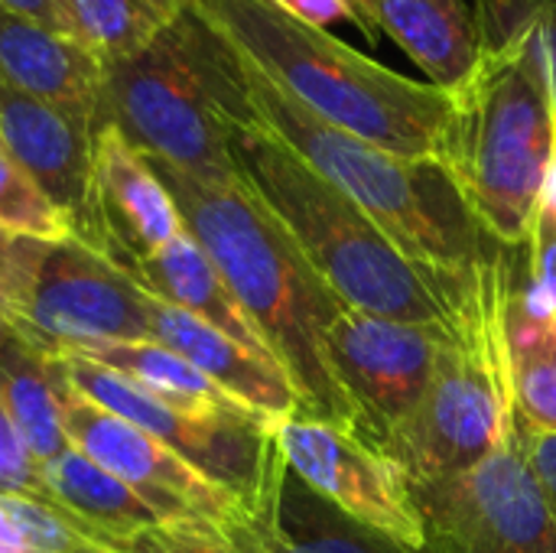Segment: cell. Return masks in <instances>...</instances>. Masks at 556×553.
Returning a JSON list of instances; mask_svg holds the SVG:
<instances>
[{
  "mask_svg": "<svg viewBox=\"0 0 556 553\" xmlns=\"http://www.w3.org/2000/svg\"><path fill=\"white\" fill-rule=\"evenodd\" d=\"M202 59L215 101L231 124H257L287 143L407 257L440 271H472L508 251L482 228L440 160L397 156L319 121L238 55L205 20Z\"/></svg>",
  "mask_w": 556,
  "mask_h": 553,
  "instance_id": "obj_1",
  "label": "cell"
},
{
  "mask_svg": "<svg viewBox=\"0 0 556 553\" xmlns=\"http://www.w3.org/2000/svg\"><path fill=\"white\" fill-rule=\"evenodd\" d=\"M150 160V156H147ZM186 231L205 248L300 394V417L355 430V407L336 381L326 336L349 310L300 251L287 225L238 176L199 179L150 160Z\"/></svg>",
  "mask_w": 556,
  "mask_h": 553,
  "instance_id": "obj_2",
  "label": "cell"
},
{
  "mask_svg": "<svg viewBox=\"0 0 556 553\" xmlns=\"http://www.w3.org/2000/svg\"><path fill=\"white\" fill-rule=\"evenodd\" d=\"M189 3L238 55L319 121L397 156L443 163L450 91L368 59L277 0Z\"/></svg>",
  "mask_w": 556,
  "mask_h": 553,
  "instance_id": "obj_3",
  "label": "cell"
},
{
  "mask_svg": "<svg viewBox=\"0 0 556 553\" xmlns=\"http://www.w3.org/2000/svg\"><path fill=\"white\" fill-rule=\"evenodd\" d=\"M241 179L296 238L329 290L358 313L450 329L479 267L440 271L407 257L342 189L257 124H231Z\"/></svg>",
  "mask_w": 556,
  "mask_h": 553,
  "instance_id": "obj_4",
  "label": "cell"
},
{
  "mask_svg": "<svg viewBox=\"0 0 556 553\" xmlns=\"http://www.w3.org/2000/svg\"><path fill=\"white\" fill-rule=\"evenodd\" d=\"M479 62L450 91L443 166L502 248H528L556 160V111L541 46L511 26H479Z\"/></svg>",
  "mask_w": 556,
  "mask_h": 553,
  "instance_id": "obj_5",
  "label": "cell"
},
{
  "mask_svg": "<svg viewBox=\"0 0 556 553\" xmlns=\"http://www.w3.org/2000/svg\"><path fill=\"white\" fill-rule=\"evenodd\" d=\"M508 306L511 248L479 267L466 306L443 336L424 398L384 443L410 482L469 473L518 437Z\"/></svg>",
  "mask_w": 556,
  "mask_h": 553,
  "instance_id": "obj_6",
  "label": "cell"
},
{
  "mask_svg": "<svg viewBox=\"0 0 556 553\" xmlns=\"http://www.w3.org/2000/svg\"><path fill=\"white\" fill-rule=\"evenodd\" d=\"M101 124L117 127L143 156L199 179L238 176L231 121L215 101L192 3L147 49L104 68Z\"/></svg>",
  "mask_w": 556,
  "mask_h": 553,
  "instance_id": "obj_7",
  "label": "cell"
},
{
  "mask_svg": "<svg viewBox=\"0 0 556 553\" xmlns=\"http://www.w3.org/2000/svg\"><path fill=\"white\" fill-rule=\"evenodd\" d=\"M147 303L121 264L78 238H10L0 261V319L52 355L150 339Z\"/></svg>",
  "mask_w": 556,
  "mask_h": 553,
  "instance_id": "obj_8",
  "label": "cell"
},
{
  "mask_svg": "<svg viewBox=\"0 0 556 553\" xmlns=\"http://www.w3.org/2000/svg\"><path fill=\"white\" fill-rule=\"evenodd\" d=\"M59 362L65 378L85 398L173 450L179 460L238 495L244 505L261 499L280 463L274 420L254 411H208L163 401L130 378L72 352H62Z\"/></svg>",
  "mask_w": 556,
  "mask_h": 553,
  "instance_id": "obj_9",
  "label": "cell"
},
{
  "mask_svg": "<svg viewBox=\"0 0 556 553\" xmlns=\"http://www.w3.org/2000/svg\"><path fill=\"white\" fill-rule=\"evenodd\" d=\"M410 486L424 518L417 553H556V525L521 433L469 473Z\"/></svg>",
  "mask_w": 556,
  "mask_h": 553,
  "instance_id": "obj_10",
  "label": "cell"
},
{
  "mask_svg": "<svg viewBox=\"0 0 556 553\" xmlns=\"http://www.w3.org/2000/svg\"><path fill=\"white\" fill-rule=\"evenodd\" d=\"M59 411L72 447L134 489L163 525L212 528L228 535V528L244 515L248 505L238 495L205 479L199 469L124 417L85 398L65 378V372L59 378Z\"/></svg>",
  "mask_w": 556,
  "mask_h": 553,
  "instance_id": "obj_11",
  "label": "cell"
},
{
  "mask_svg": "<svg viewBox=\"0 0 556 553\" xmlns=\"http://www.w3.org/2000/svg\"><path fill=\"white\" fill-rule=\"evenodd\" d=\"M283 463L349 518L388 535L410 553L424 548V518L414 486L397 460L362 440L355 430L313 417L277 424Z\"/></svg>",
  "mask_w": 556,
  "mask_h": 553,
  "instance_id": "obj_12",
  "label": "cell"
},
{
  "mask_svg": "<svg viewBox=\"0 0 556 553\" xmlns=\"http://www.w3.org/2000/svg\"><path fill=\"white\" fill-rule=\"evenodd\" d=\"M446 329L345 310L329 336V362L355 407V433L384 450L424 398Z\"/></svg>",
  "mask_w": 556,
  "mask_h": 553,
  "instance_id": "obj_13",
  "label": "cell"
},
{
  "mask_svg": "<svg viewBox=\"0 0 556 553\" xmlns=\"http://www.w3.org/2000/svg\"><path fill=\"white\" fill-rule=\"evenodd\" d=\"M3 153L68 215L75 238L98 248L94 238V137L98 124L75 111L36 101L0 85Z\"/></svg>",
  "mask_w": 556,
  "mask_h": 553,
  "instance_id": "obj_14",
  "label": "cell"
},
{
  "mask_svg": "<svg viewBox=\"0 0 556 553\" xmlns=\"http://www.w3.org/2000/svg\"><path fill=\"white\" fill-rule=\"evenodd\" d=\"M186 231L176 199L153 163L111 124L94 137L98 251L130 271Z\"/></svg>",
  "mask_w": 556,
  "mask_h": 553,
  "instance_id": "obj_15",
  "label": "cell"
},
{
  "mask_svg": "<svg viewBox=\"0 0 556 553\" xmlns=\"http://www.w3.org/2000/svg\"><path fill=\"white\" fill-rule=\"evenodd\" d=\"M241 553H410L388 535L349 518L306 486L280 456L261 499L225 535Z\"/></svg>",
  "mask_w": 556,
  "mask_h": 553,
  "instance_id": "obj_16",
  "label": "cell"
},
{
  "mask_svg": "<svg viewBox=\"0 0 556 553\" xmlns=\"http://www.w3.org/2000/svg\"><path fill=\"white\" fill-rule=\"evenodd\" d=\"M150 297V293H147ZM147 326L150 339L182 355L192 368H199L205 378H212L225 394L251 407L254 414L280 424L300 414V394L290 381V375L267 362L215 326L195 319L192 313H182L163 300L147 303Z\"/></svg>",
  "mask_w": 556,
  "mask_h": 553,
  "instance_id": "obj_17",
  "label": "cell"
},
{
  "mask_svg": "<svg viewBox=\"0 0 556 553\" xmlns=\"http://www.w3.org/2000/svg\"><path fill=\"white\" fill-rule=\"evenodd\" d=\"M0 85L101 127L104 65L72 36L0 10Z\"/></svg>",
  "mask_w": 556,
  "mask_h": 553,
  "instance_id": "obj_18",
  "label": "cell"
},
{
  "mask_svg": "<svg viewBox=\"0 0 556 553\" xmlns=\"http://www.w3.org/2000/svg\"><path fill=\"white\" fill-rule=\"evenodd\" d=\"M127 274L153 300H163L182 313H192L195 319L215 326L218 332H225L248 352H254L267 362H277L267 339L261 336V329L254 326V319L248 316L241 300L231 293L228 280L218 274V267L212 264L205 248L189 231L173 238L166 248H160L147 261L134 264Z\"/></svg>",
  "mask_w": 556,
  "mask_h": 553,
  "instance_id": "obj_19",
  "label": "cell"
},
{
  "mask_svg": "<svg viewBox=\"0 0 556 553\" xmlns=\"http://www.w3.org/2000/svg\"><path fill=\"white\" fill-rule=\"evenodd\" d=\"M378 36H391L427 81L456 91L479 62L476 10L466 0H355Z\"/></svg>",
  "mask_w": 556,
  "mask_h": 553,
  "instance_id": "obj_20",
  "label": "cell"
},
{
  "mask_svg": "<svg viewBox=\"0 0 556 553\" xmlns=\"http://www.w3.org/2000/svg\"><path fill=\"white\" fill-rule=\"evenodd\" d=\"M59 355L0 319V404L42 466L72 450L59 411Z\"/></svg>",
  "mask_w": 556,
  "mask_h": 553,
  "instance_id": "obj_21",
  "label": "cell"
},
{
  "mask_svg": "<svg viewBox=\"0 0 556 553\" xmlns=\"http://www.w3.org/2000/svg\"><path fill=\"white\" fill-rule=\"evenodd\" d=\"M42 473L59 505L117 548L140 531L163 525L134 489L75 447L46 463Z\"/></svg>",
  "mask_w": 556,
  "mask_h": 553,
  "instance_id": "obj_22",
  "label": "cell"
},
{
  "mask_svg": "<svg viewBox=\"0 0 556 553\" xmlns=\"http://www.w3.org/2000/svg\"><path fill=\"white\" fill-rule=\"evenodd\" d=\"M68 33L104 68L124 62L163 36L189 0H65Z\"/></svg>",
  "mask_w": 556,
  "mask_h": 553,
  "instance_id": "obj_23",
  "label": "cell"
},
{
  "mask_svg": "<svg viewBox=\"0 0 556 553\" xmlns=\"http://www.w3.org/2000/svg\"><path fill=\"white\" fill-rule=\"evenodd\" d=\"M72 355L91 359V362L130 378L134 385L147 388L150 394H156L163 401H176L186 407H208V411H251L241 401H235L231 394H225L199 368H192L182 355H176L173 349H166L153 339L101 342V345H88Z\"/></svg>",
  "mask_w": 556,
  "mask_h": 553,
  "instance_id": "obj_24",
  "label": "cell"
},
{
  "mask_svg": "<svg viewBox=\"0 0 556 553\" xmlns=\"http://www.w3.org/2000/svg\"><path fill=\"white\" fill-rule=\"evenodd\" d=\"M508 345L518 427L528 433H556V316H534L521 306L511 280Z\"/></svg>",
  "mask_w": 556,
  "mask_h": 553,
  "instance_id": "obj_25",
  "label": "cell"
},
{
  "mask_svg": "<svg viewBox=\"0 0 556 553\" xmlns=\"http://www.w3.org/2000/svg\"><path fill=\"white\" fill-rule=\"evenodd\" d=\"M0 228L13 238H36V241L75 238L68 215L3 150H0Z\"/></svg>",
  "mask_w": 556,
  "mask_h": 553,
  "instance_id": "obj_26",
  "label": "cell"
},
{
  "mask_svg": "<svg viewBox=\"0 0 556 553\" xmlns=\"http://www.w3.org/2000/svg\"><path fill=\"white\" fill-rule=\"evenodd\" d=\"M476 26H511L534 36L556 111V0H476Z\"/></svg>",
  "mask_w": 556,
  "mask_h": 553,
  "instance_id": "obj_27",
  "label": "cell"
},
{
  "mask_svg": "<svg viewBox=\"0 0 556 553\" xmlns=\"http://www.w3.org/2000/svg\"><path fill=\"white\" fill-rule=\"evenodd\" d=\"M0 499H23V502L62 508L46 482L42 463L29 453L26 440L20 437L3 404H0Z\"/></svg>",
  "mask_w": 556,
  "mask_h": 553,
  "instance_id": "obj_28",
  "label": "cell"
},
{
  "mask_svg": "<svg viewBox=\"0 0 556 553\" xmlns=\"http://www.w3.org/2000/svg\"><path fill=\"white\" fill-rule=\"evenodd\" d=\"M121 553H241L222 531L153 525L121 544Z\"/></svg>",
  "mask_w": 556,
  "mask_h": 553,
  "instance_id": "obj_29",
  "label": "cell"
},
{
  "mask_svg": "<svg viewBox=\"0 0 556 553\" xmlns=\"http://www.w3.org/2000/svg\"><path fill=\"white\" fill-rule=\"evenodd\" d=\"M283 10H290L293 16H300L309 26L329 29L332 23H352L368 42H378L381 36L368 26L365 13L358 10L355 0H277Z\"/></svg>",
  "mask_w": 556,
  "mask_h": 553,
  "instance_id": "obj_30",
  "label": "cell"
},
{
  "mask_svg": "<svg viewBox=\"0 0 556 553\" xmlns=\"http://www.w3.org/2000/svg\"><path fill=\"white\" fill-rule=\"evenodd\" d=\"M521 447H525V456H528V466L538 479V489L547 502V512L556 525V433H528L521 430Z\"/></svg>",
  "mask_w": 556,
  "mask_h": 553,
  "instance_id": "obj_31",
  "label": "cell"
},
{
  "mask_svg": "<svg viewBox=\"0 0 556 553\" xmlns=\"http://www.w3.org/2000/svg\"><path fill=\"white\" fill-rule=\"evenodd\" d=\"M0 10L7 13H16V16H26L39 26H49L55 33H68V10H65V0H0Z\"/></svg>",
  "mask_w": 556,
  "mask_h": 553,
  "instance_id": "obj_32",
  "label": "cell"
},
{
  "mask_svg": "<svg viewBox=\"0 0 556 553\" xmlns=\"http://www.w3.org/2000/svg\"><path fill=\"white\" fill-rule=\"evenodd\" d=\"M0 553H33L23 535L16 531V525L10 521V515L3 512V505H0Z\"/></svg>",
  "mask_w": 556,
  "mask_h": 553,
  "instance_id": "obj_33",
  "label": "cell"
},
{
  "mask_svg": "<svg viewBox=\"0 0 556 553\" xmlns=\"http://www.w3.org/2000/svg\"><path fill=\"white\" fill-rule=\"evenodd\" d=\"M10 238H13V235H7V231L0 228V261H3V251H7V244H10Z\"/></svg>",
  "mask_w": 556,
  "mask_h": 553,
  "instance_id": "obj_34",
  "label": "cell"
},
{
  "mask_svg": "<svg viewBox=\"0 0 556 553\" xmlns=\"http://www.w3.org/2000/svg\"><path fill=\"white\" fill-rule=\"evenodd\" d=\"M0 150H3V134H0Z\"/></svg>",
  "mask_w": 556,
  "mask_h": 553,
  "instance_id": "obj_35",
  "label": "cell"
},
{
  "mask_svg": "<svg viewBox=\"0 0 556 553\" xmlns=\"http://www.w3.org/2000/svg\"><path fill=\"white\" fill-rule=\"evenodd\" d=\"M554 222H556V218H554Z\"/></svg>",
  "mask_w": 556,
  "mask_h": 553,
  "instance_id": "obj_36",
  "label": "cell"
}]
</instances>
